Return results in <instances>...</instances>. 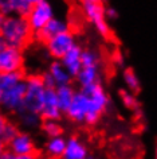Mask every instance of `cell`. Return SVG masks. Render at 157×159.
<instances>
[{
  "mask_svg": "<svg viewBox=\"0 0 157 159\" xmlns=\"http://www.w3.org/2000/svg\"><path fill=\"white\" fill-rule=\"evenodd\" d=\"M26 93L24 73H0V109L16 115L20 111Z\"/></svg>",
  "mask_w": 157,
  "mask_h": 159,
  "instance_id": "obj_1",
  "label": "cell"
},
{
  "mask_svg": "<svg viewBox=\"0 0 157 159\" xmlns=\"http://www.w3.org/2000/svg\"><path fill=\"white\" fill-rule=\"evenodd\" d=\"M0 34L3 35L7 46L20 50H24L35 38L27 18L18 15L6 16L4 23L0 29Z\"/></svg>",
  "mask_w": 157,
  "mask_h": 159,
  "instance_id": "obj_2",
  "label": "cell"
},
{
  "mask_svg": "<svg viewBox=\"0 0 157 159\" xmlns=\"http://www.w3.org/2000/svg\"><path fill=\"white\" fill-rule=\"evenodd\" d=\"M86 93V96L89 98V112L87 117H86L85 124L86 125H95L98 121L101 120V117L104 116V113L106 112L110 104V98H109L108 92L105 90L104 85L100 82L85 88H79Z\"/></svg>",
  "mask_w": 157,
  "mask_h": 159,
  "instance_id": "obj_3",
  "label": "cell"
},
{
  "mask_svg": "<svg viewBox=\"0 0 157 159\" xmlns=\"http://www.w3.org/2000/svg\"><path fill=\"white\" fill-rule=\"evenodd\" d=\"M46 89L47 88L45 82H43V78L40 74L26 75V93H24V100H23V105L20 109L39 113Z\"/></svg>",
  "mask_w": 157,
  "mask_h": 159,
  "instance_id": "obj_4",
  "label": "cell"
},
{
  "mask_svg": "<svg viewBox=\"0 0 157 159\" xmlns=\"http://www.w3.org/2000/svg\"><path fill=\"white\" fill-rule=\"evenodd\" d=\"M81 7L86 19L95 27L97 33L105 39L112 38V29L105 16L106 6L104 4V2H86L81 3Z\"/></svg>",
  "mask_w": 157,
  "mask_h": 159,
  "instance_id": "obj_5",
  "label": "cell"
},
{
  "mask_svg": "<svg viewBox=\"0 0 157 159\" xmlns=\"http://www.w3.org/2000/svg\"><path fill=\"white\" fill-rule=\"evenodd\" d=\"M75 45H77L75 35H74L71 30H69V31H65V33L58 34L54 38L49 39L45 43V47H46L47 54L54 61H61L65 57V54L69 53Z\"/></svg>",
  "mask_w": 157,
  "mask_h": 159,
  "instance_id": "obj_6",
  "label": "cell"
},
{
  "mask_svg": "<svg viewBox=\"0 0 157 159\" xmlns=\"http://www.w3.org/2000/svg\"><path fill=\"white\" fill-rule=\"evenodd\" d=\"M26 18H27V20H28V25L35 35V34H38L51 19L55 18V11H54V7L49 0H43V2L31 7L30 12Z\"/></svg>",
  "mask_w": 157,
  "mask_h": 159,
  "instance_id": "obj_7",
  "label": "cell"
},
{
  "mask_svg": "<svg viewBox=\"0 0 157 159\" xmlns=\"http://www.w3.org/2000/svg\"><path fill=\"white\" fill-rule=\"evenodd\" d=\"M40 75L46 88H51V89H57L63 85H70L74 80L69 71L66 70V67L62 65V62L54 61V59L49 63L45 73H42Z\"/></svg>",
  "mask_w": 157,
  "mask_h": 159,
  "instance_id": "obj_8",
  "label": "cell"
},
{
  "mask_svg": "<svg viewBox=\"0 0 157 159\" xmlns=\"http://www.w3.org/2000/svg\"><path fill=\"white\" fill-rule=\"evenodd\" d=\"M24 65V50L6 46L0 51V73H23Z\"/></svg>",
  "mask_w": 157,
  "mask_h": 159,
  "instance_id": "obj_9",
  "label": "cell"
},
{
  "mask_svg": "<svg viewBox=\"0 0 157 159\" xmlns=\"http://www.w3.org/2000/svg\"><path fill=\"white\" fill-rule=\"evenodd\" d=\"M7 151L12 155H36L38 144L31 132L19 129V132L7 143Z\"/></svg>",
  "mask_w": 157,
  "mask_h": 159,
  "instance_id": "obj_10",
  "label": "cell"
},
{
  "mask_svg": "<svg viewBox=\"0 0 157 159\" xmlns=\"http://www.w3.org/2000/svg\"><path fill=\"white\" fill-rule=\"evenodd\" d=\"M89 112V98L82 89H77L74 98L66 111L65 116L75 124H85Z\"/></svg>",
  "mask_w": 157,
  "mask_h": 159,
  "instance_id": "obj_11",
  "label": "cell"
},
{
  "mask_svg": "<svg viewBox=\"0 0 157 159\" xmlns=\"http://www.w3.org/2000/svg\"><path fill=\"white\" fill-rule=\"evenodd\" d=\"M39 115H40L42 120H61V117L63 116V112L61 111L57 100L55 89L51 88L46 89Z\"/></svg>",
  "mask_w": 157,
  "mask_h": 159,
  "instance_id": "obj_12",
  "label": "cell"
},
{
  "mask_svg": "<svg viewBox=\"0 0 157 159\" xmlns=\"http://www.w3.org/2000/svg\"><path fill=\"white\" fill-rule=\"evenodd\" d=\"M69 30H70L69 23L66 22L65 19L55 16V18L51 19V20L47 23V25L43 27V29L39 31L38 34H35V39H38L39 42L46 43L49 39L54 38L55 35L62 34V33H65V31H69Z\"/></svg>",
  "mask_w": 157,
  "mask_h": 159,
  "instance_id": "obj_13",
  "label": "cell"
},
{
  "mask_svg": "<svg viewBox=\"0 0 157 159\" xmlns=\"http://www.w3.org/2000/svg\"><path fill=\"white\" fill-rule=\"evenodd\" d=\"M89 158V148L86 143L78 136L66 139V148L62 159H86Z\"/></svg>",
  "mask_w": 157,
  "mask_h": 159,
  "instance_id": "obj_14",
  "label": "cell"
},
{
  "mask_svg": "<svg viewBox=\"0 0 157 159\" xmlns=\"http://www.w3.org/2000/svg\"><path fill=\"white\" fill-rule=\"evenodd\" d=\"M82 51H83L82 46H79L77 43V45L74 46L69 53H66L65 57L61 59L62 65L66 67V70L69 71L73 78H75L77 74L79 73L82 69Z\"/></svg>",
  "mask_w": 157,
  "mask_h": 159,
  "instance_id": "obj_15",
  "label": "cell"
},
{
  "mask_svg": "<svg viewBox=\"0 0 157 159\" xmlns=\"http://www.w3.org/2000/svg\"><path fill=\"white\" fill-rule=\"evenodd\" d=\"M31 6L27 0H0V11L6 15H18V16H27L31 10Z\"/></svg>",
  "mask_w": 157,
  "mask_h": 159,
  "instance_id": "obj_16",
  "label": "cell"
},
{
  "mask_svg": "<svg viewBox=\"0 0 157 159\" xmlns=\"http://www.w3.org/2000/svg\"><path fill=\"white\" fill-rule=\"evenodd\" d=\"M66 148V138L63 135L55 138H49L43 144V152L46 158L62 159Z\"/></svg>",
  "mask_w": 157,
  "mask_h": 159,
  "instance_id": "obj_17",
  "label": "cell"
},
{
  "mask_svg": "<svg viewBox=\"0 0 157 159\" xmlns=\"http://www.w3.org/2000/svg\"><path fill=\"white\" fill-rule=\"evenodd\" d=\"M15 116H16L19 127H22L23 131L30 132V131L40 128L42 117L39 113H34V112H30V111H26V109H20Z\"/></svg>",
  "mask_w": 157,
  "mask_h": 159,
  "instance_id": "obj_18",
  "label": "cell"
},
{
  "mask_svg": "<svg viewBox=\"0 0 157 159\" xmlns=\"http://www.w3.org/2000/svg\"><path fill=\"white\" fill-rule=\"evenodd\" d=\"M79 88H85V86L97 84L101 81L100 77V66H89V67H82L81 71L77 74L74 78Z\"/></svg>",
  "mask_w": 157,
  "mask_h": 159,
  "instance_id": "obj_19",
  "label": "cell"
},
{
  "mask_svg": "<svg viewBox=\"0 0 157 159\" xmlns=\"http://www.w3.org/2000/svg\"><path fill=\"white\" fill-rule=\"evenodd\" d=\"M75 90L77 89L73 86V84L63 85V86H59V88L55 89L58 104H59V108H61L62 112H63V115L66 113V111L69 109L70 104H71L74 94H75Z\"/></svg>",
  "mask_w": 157,
  "mask_h": 159,
  "instance_id": "obj_20",
  "label": "cell"
},
{
  "mask_svg": "<svg viewBox=\"0 0 157 159\" xmlns=\"http://www.w3.org/2000/svg\"><path fill=\"white\" fill-rule=\"evenodd\" d=\"M124 82L126 85V90H129L133 94H138L141 92V81L138 78V75L132 67H126L124 70Z\"/></svg>",
  "mask_w": 157,
  "mask_h": 159,
  "instance_id": "obj_21",
  "label": "cell"
},
{
  "mask_svg": "<svg viewBox=\"0 0 157 159\" xmlns=\"http://www.w3.org/2000/svg\"><path fill=\"white\" fill-rule=\"evenodd\" d=\"M40 129L47 136V139L61 136V135L63 134V128H62L59 120H42Z\"/></svg>",
  "mask_w": 157,
  "mask_h": 159,
  "instance_id": "obj_22",
  "label": "cell"
},
{
  "mask_svg": "<svg viewBox=\"0 0 157 159\" xmlns=\"http://www.w3.org/2000/svg\"><path fill=\"white\" fill-rule=\"evenodd\" d=\"M120 98H121V101H122V104L126 107L128 109L133 111V112H136V111L141 109V102H140V100L137 98L136 94L130 93L129 90L121 89L120 90Z\"/></svg>",
  "mask_w": 157,
  "mask_h": 159,
  "instance_id": "obj_23",
  "label": "cell"
},
{
  "mask_svg": "<svg viewBox=\"0 0 157 159\" xmlns=\"http://www.w3.org/2000/svg\"><path fill=\"white\" fill-rule=\"evenodd\" d=\"M89 66H100V57L97 51L91 49H83L82 51V67Z\"/></svg>",
  "mask_w": 157,
  "mask_h": 159,
  "instance_id": "obj_24",
  "label": "cell"
},
{
  "mask_svg": "<svg viewBox=\"0 0 157 159\" xmlns=\"http://www.w3.org/2000/svg\"><path fill=\"white\" fill-rule=\"evenodd\" d=\"M19 132V127H18V124L16 123H14V121H8V124L6 125V128H4V131H3V134H2V138L3 140H4L6 143H8L11 139H12L15 135H16Z\"/></svg>",
  "mask_w": 157,
  "mask_h": 159,
  "instance_id": "obj_25",
  "label": "cell"
},
{
  "mask_svg": "<svg viewBox=\"0 0 157 159\" xmlns=\"http://www.w3.org/2000/svg\"><path fill=\"white\" fill-rule=\"evenodd\" d=\"M105 16L108 20H116V19H118V12L113 7H106L105 8Z\"/></svg>",
  "mask_w": 157,
  "mask_h": 159,
  "instance_id": "obj_26",
  "label": "cell"
},
{
  "mask_svg": "<svg viewBox=\"0 0 157 159\" xmlns=\"http://www.w3.org/2000/svg\"><path fill=\"white\" fill-rule=\"evenodd\" d=\"M8 119H7V115L3 112L2 109H0V136H2V134H3V131H4L6 128V125L8 124Z\"/></svg>",
  "mask_w": 157,
  "mask_h": 159,
  "instance_id": "obj_27",
  "label": "cell"
},
{
  "mask_svg": "<svg viewBox=\"0 0 157 159\" xmlns=\"http://www.w3.org/2000/svg\"><path fill=\"white\" fill-rule=\"evenodd\" d=\"M113 61H114L116 65H122V63H124V55H122V53L117 50L116 53L113 54Z\"/></svg>",
  "mask_w": 157,
  "mask_h": 159,
  "instance_id": "obj_28",
  "label": "cell"
},
{
  "mask_svg": "<svg viewBox=\"0 0 157 159\" xmlns=\"http://www.w3.org/2000/svg\"><path fill=\"white\" fill-rule=\"evenodd\" d=\"M11 159H39L36 155H12Z\"/></svg>",
  "mask_w": 157,
  "mask_h": 159,
  "instance_id": "obj_29",
  "label": "cell"
},
{
  "mask_svg": "<svg viewBox=\"0 0 157 159\" xmlns=\"http://www.w3.org/2000/svg\"><path fill=\"white\" fill-rule=\"evenodd\" d=\"M6 152H7V143L0 138V158H2Z\"/></svg>",
  "mask_w": 157,
  "mask_h": 159,
  "instance_id": "obj_30",
  "label": "cell"
},
{
  "mask_svg": "<svg viewBox=\"0 0 157 159\" xmlns=\"http://www.w3.org/2000/svg\"><path fill=\"white\" fill-rule=\"evenodd\" d=\"M6 46H7V43H6V41H4V38H3V35L0 34V51L4 49Z\"/></svg>",
  "mask_w": 157,
  "mask_h": 159,
  "instance_id": "obj_31",
  "label": "cell"
},
{
  "mask_svg": "<svg viewBox=\"0 0 157 159\" xmlns=\"http://www.w3.org/2000/svg\"><path fill=\"white\" fill-rule=\"evenodd\" d=\"M4 19H6V15L0 11V29H2V26H3V23H4Z\"/></svg>",
  "mask_w": 157,
  "mask_h": 159,
  "instance_id": "obj_32",
  "label": "cell"
},
{
  "mask_svg": "<svg viewBox=\"0 0 157 159\" xmlns=\"http://www.w3.org/2000/svg\"><path fill=\"white\" fill-rule=\"evenodd\" d=\"M11 158H12V154H11V152H8V151H7V152H6L4 155H3V157L0 158V159H11Z\"/></svg>",
  "mask_w": 157,
  "mask_h": 159,
  "instance_id": "obj_33",
  "label": "cell"
},
{
  "mask_svg": "<svg viewBox=\"0 0 157 159\" xmlns=\"http://www.w3.org/2000/svg\"><path fill=\"white\" fill-rule=\"evenodd\" d=\"M27 2L30 3L31 6H35V4H38V3H40V2H43V0H27Z\"/></svg>",
  "mask_w": 157,
  "mask_h": 159,
  "instance_id": "obj_34",
  "label": "cell"
},
{
  "mask_svg": "<svg viewBox=\"0 0 157 159\" xmlns=\"http://www.w3.org/2000/svg\"><path fill=\"white\" fill-rule=\"evenodd\" d=\"M86 2H104V0H79V3H86Z\"/></svg>",
  "mask_w": 157,
  "mask_h": 159,
  "instance_id": "obj_35",
  "label": "cell"
},
{
  "mask_svg": "<svg viewBox=\"0 0 157 159\" xmlns=\"http://www.w3.org/2000/svg\"><path fill=\"white\" fill-rule=\"evenodd\" d=\"M156 159H157V147H156Z\"/></svg>",
  "mask_w": 157,
  "mask_h": 159,
  "instance_id": "obj_36",
  "label": "cell"
},
{
  "mask_svg": "<svg viewBox=\"0 0 157 159\" xmlns=\"http://www.w3.org/2000/svg\"><path fill=\"white\" fill-rule=\"evenodd\" d=\"M40 159H51V158H46V157H45V158H40Z\"/></svg>",
  "mask_w": 157,
  "mask_h": 159,
  "instance_id": "obj_37",
  "label": "cell"
},
{
  "mask_svg": "<svg viewBox=\"0 0 157 159\" xmlns=\"http://www.w3.org/2000/svg\"><path fill=\"white\" fill-rule=\"evenodd\" d=\"M66 2H73V0H66Z\"/></svg>",
  "mask_w": 157,
  "mask_h": 159,
  "instance_id": "obj_38",
  "label": "cell"
},
{
  "mask_svg": "<svg viewBox=\"0 0 157 159\" xmlns=\"http://www.w3.org/2000/svg\"><path fill=\"white\" fill-rule=\"evenodd\" d=\"M86 159H91V158H86Z\"/></svg>",
  "mask_w": 157,
  "mask_h": 159,
  "instance_id": "obj_39",
  "label": "cell"
}]
</instances>
